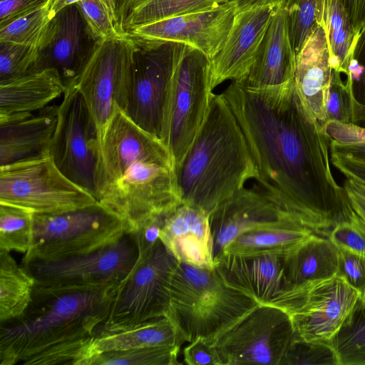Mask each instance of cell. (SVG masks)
I'll list each match as a JSON object with an SVG mask.
<instances>
[{
    "instance_id": "cell-35",
    "label": "cell",
    "mask_w": 365,
    "mask_h": 365,
    "mask_svg": "<svg viewBox=\"0 0 365 365\" xmlns=\"http://www.w3.org/2000/svg\"><path fill=\"white\" fill-rule=\"evenodd\" d=\"M54 14L47 5L0 27V41L41 47Z\"/></svg>"
},
{
    "instance_id": "cell-21",
    "label": "cell",
    "mask_w": 365,
    "mask_h": 365,
    "mask_svg": "<svg viewBox=\"0 0 365 365\" xmlns=\"http://www.w3.org/2000/svg\"><path fill=\"white\" fill-rule=\"evenodd\" d=\"M209 216L202 209L184 203L166 215L160 240L179 262L215 268Z\"/></svg>"
},
{
    "instance_id": "cell-55",
    "label": "cell",
    "mask_w": 365,
    "mask_h": 365,
    "mask_svg": "<svg viewBox=\"0 0 365 365\" xmlns=\"http://www.w3.org/2000/svg\"><path fill=\"white\" fill-rule=\"evenodd\" d=\"M361 298L365 304V294L362 297H361Z\"/></svg>"
},
{
    "instance_id": "cell-13",
    "label": "cell",
    "mask_w": 365,
    "mask_h": 365,
    "mask_svg": "<svg viewBox=\"0 0 365 365\" xmlns=\"http://www.w3.org/2000/svg\"><path fill=\"white\" fill-rule=\"evenodd\" d=\"M134 49L127 34L98 41L74 84L95 122L100 145L117 109L125 108Z\"/></svg>"
},
{
    "instance_id": "cell-18",
    "label": "cell",
    "mask_w": 365,
    "mask_h": 365,
    "mask_svg": "<svg viewBox=\"0 0 365 365\" xmlns=\"http://www.w3.org/2000/svg\"><path fill=\"white\" fill-rule=\"evenodd\" d=\"M275 7L255 4L237 10L227 40L210 60L212 89L225 81L245 78L256 58Z\"/></svg>"
},
{
    "instance_id": "cell-11",
    "label": "cell",
    "mask_w": 365,
    "mask_h": 365,
    "mask_svg": "<svg viewBox=\"0 0 365 365\" xmlns=\"http://www.w3.org/2000/svg\"><path fill=\"white\" fill-rule=\"evenodd\" d=\"M138 257L133 235L127 233L116 242L93 252L22 265L35 280L34 290L64 292L105 287L120 283Z\"/></svg>"
},
{
    "instance_id": "cell-39",
    "label": "cell",
    "mask_w": 365,
    "mask_h": 365,
    "mask_svg": "<svg viewBox=\"0 0 365 365\" xmlns=\"http://www.w3.org/2000/svg\"><path fill=\"white\" fill-rule=\"evenodd\" d=\"M344 76L361 108V120L357 125L365 128V25L355 36L348 73Z\"/></svg>"
},
{
    "instance_id": "cell-26",
    "label": "cell",
    "mask_w": 365,
    "mask_h": 365,
    "mask_svg": "<svg viewBox=\"0 0 365 365\" xmlns=\"http://www.w3.org/2000/svg\"><path fill=\"white\" fill-rule=\"evenodd\" d=\"M314 235L312 230L286 216L277 222L245 231L230 242L222 254L240 256L271 254L284 257Z\"/></svg>"
},
{
    "instance_id": "cell-41",
    "label": "cell",
    "mask_w": 365,
    "mask_h": 365,
    "mask_svg": "<svg viewBox=\"0 0 365 365\" xmlns=\"http://www.w3.org/2000/svg\"><path fill=\"white\" fill-rule=\"evenodd\" d=\"M282 365H337V361L329 343L308 342L295 337Z\"/></svg>"
},
{
    "instance_id": "cell-15",
    "label": "cell",
    "mask_w": 365,
    "mask_h": 365,
    "mask_svg": "<svg viewBox=\"0 0 365 365\" xmlns=\"http://www.w3.org/2000/svg\"><path fill=\"white\" fill-rule=\"evenodd\" d=\"M98 133L87 104L74 86L66 90L48 152L58 170L95 197ZM96 198V197H95Z\"/></svg>"
},
{
    "instance_id": "cell-14",
    "label": "cell",
    "mask_w": 365,
    "mask_h": 365,
    "mask_svg": "<svg viewBox=\"0 0 365 365\" xmlns=\"http://www.w3.org/2000/svg\"><path fill=\"white\" fill-rule=\"evenodd\" d=\"M294 339L291 320L285 312L273 306L259 305L209 342L222 365H282Z\"/></svg>"
},
{
    "instance_id": "cell-19",
    "label": "cell",
    "mask_w": 365,
    "mask_h": 365,
    "mask_svg": "<svg viewBox=\"0 0 365 365\" xmlns=\"http://www.w3.org/2000/svg\"><path fill=\"white\" fill-rule=\"evenodd\" d=\"M286 216L289 215L255 186L242 187L210 214L215 261L230 242L242 233Z\"/></svg>"
},
{
    "instance_id": "cell-16",
    "label": "cell",
    "mask_w": 365,
    "mask_h": 365,
    "mask_svg": "<svg viewBox=\"0 0 365 365\" xmlns=\"http://www.w3.org/2000/svg\"><path fill=\"white\" fill-rule=\"evenodd\" d=\"M96 43L77 3L71 4L51 19L34 71L55 69L67 90L74 86Z\"/></svg>"
},
{
    "instance_id": "cell-5",
    "label": "cell",
    "mask_w": 365,
    "mask_h": 365,
    "mask_svg": "<svg viewBox=\"0 0 365 365\" xmlns=\"http://www.w3.org/2000/svg\"><path fill=\"white\" fill-rule=\"evenodd\" d=\"M259 304L228 286L215 268L179 262L165 316L182 343L202 338L211 341L235 326Z\"/></svg>"
},
{
    "instance_id": "cell-10",
    "label": "cell",
    "mask_w": 365,
    "mask_h": 365,
    "mask_svg": "<svg viewBox=\"0 0 365 365\" xmlns=\"http://www.w3.org/2000/svg\"><path fill=\"white\" fill-rule=\"evenodd\" d=\"M132 38L135 49L123 112L160 140L170 81L185 44Z\"/></svg>"
},
{
    "instance_id": "cell-30",
    "label": "cell",
    "mask_w": 365,
    "mask_h": 365,
    "mask_svg": "<svg viewBox=\"0 0 365 365\" xmlns=\"http://www.w3.org/2000/svg\"><path fill=\"white\" fill-rule=\"evenodd\" d=\"M326 34L332 69L348 73L351 48L357 32L341 0H317L315 24Z\"/></svg>"
},
{
    "instance_id": "cell-47",
    "label": "cell",
    "mask_w": 365,
    "mask_h": 365,
    "mask_svg": "<svg viewBox=\"0 0 365 365\" xmlns=\"http://www.w3.org/2000/svg\"><path fill=\"white\" fill-rule=\"evenodd\" d=\"M331 162L347 179L365 185V162L331 152Z\"/></svg>"
},
{
    "instance_id": "cell-50",
    "label": "cell",
    "mask_w": 365,
    "mask_h": 365,
    "mask_svg": "<svg viewBox=\"0 0 365 365\" xmlns=\"http://www.w3.org/2000/svg\"><path fill=\"white\" fill-rule=\"evenodd\" d=\"M331 152L346 155L365 162V141L351 143H341L330 140Z\"/></svg>"
},
{
    "instance_id": "cell-7",
    "label": "cell",
    "mask_w": 365,
    "mask_h": 365,
    "mask_svg": "<svg viewBox=\"0 0 365 365\" xmlns=\"http://www.w3.org/2000/svg\"><path fill=\"white\" fill-rule=\"evenodd\" d=\"M212 94L210 59L185 45L170 81L160 139L172 156L175 169L200 129Z\"/></svg>"
},
{
    "instance_id": "cell-27",
    "label": "cell",
    "mask_w": 365,
    "mask_h": 365,
    "mask_svg": "<svg viewBox=\"0 0 365 365\" xmlns=\"http://www.w3.org/2000/svg\"><path fill=\"white\" fill-rule=\"evenodd\" d=\"M338 248L327 237L317 234L283 257L285 290L336 274ZM284 290V291H285Z\"/></svg>"
},
{
    "instance_id": "cell-52",
    "label": "cell",
    "mask_w": 365,
    "mask_h": 365,
    "mask_svg": "<svg viewBox=\"0 0 365 365\" xmlns=\"http://www.w3.org/2000/svg\"><path fill=\"white\" fill-rule=\"evenodd\" d=\"M81 0H49L47 5L48 9L55 15L65 7L78 3Z\"/></svg>"
},
{
    "instance_id": "cell-22",
    "label": "cell",
    "mask_w": 365,
    "mask_h": 365,
    "mask_svg": "<svg viewBox=\"0 0 365 365\" xmlns=\"http://www.w3.org/2000/svg\"><path fill=\"white\" fill-rule=\"evenodd\" d=\"M296 53L292 45L285 7L275 9L256 58L240 82L254 89L279 86L294 79Z\"/></svg>"
},
{
    "instance_id": "cell-34",
    "label": "cell",
    "mask_w": 365,
    "mask_h": 365,
    "mask_svg": "<svg viewBox=\"0 0 365 365\" xmlns=\"http://www.w3.org/2000/svg\"><path fill=\"white\" fill-rule=\"evenodd\" d=\"M180 348L168 345L106 351L96 356L90 365H178Z\"/></svg>"
},
{
    "instance_id": "cell-29",
    "label": "cell",
    "mask_w": 365,
    "mask_h": 365,
    "mask_svg": "<svg viewBox=\"0 0 365 365\" xmlns=\"http://www.w3.org/2000/svg\"><path fill=\"white\" fill-rule=\"evenodd\" d=\"M229 0H124L118 23L122 33L180 15L217 7Z\"/></svg>"
},
{
    "instance_id": "cell-4",
    "label": "cell",
    "mask_w": 365,
    "mask_h": 365,
    "mask_svg": "<svg viewBox=\"0 0 365 365\" xmlns=\"http://www.w3.org/2000/svg\"><path fill=\"white\" fill-rule=\"evenodd\" d=\"M181 202L210 214L257 178L243 132L222 93L212 95L202 125L175 168Z\"/></svg>"
},
{
    "instance_id": "cell-49",
    "label": "cell",
    "mask_w": 365,
    "mask_h": 365,
    "mask_svg": "<svg viewBox=\"0 0 365 365\" xmlns=\"http://www.w3.org/2000/svg\"><path fill=\"white\" fill-rule=\"evenodd\" d=\"M356 32L365 25V0H341Z\"/></svg>"
},
{
    "instance_id": "cell-33",
    "label": "cell",
    "mask_w": 365,
    "mask_h": 365,
    "mask_svg": "<svg viewBox=\"0 0 365 365\" xmlns=\"http://www.w3.org/2000/svg\"><path fill=\"white\" fill-rule=\"evenodd\" d=\"M34 213L26 208L0 203V250L24 252L34 238Z\"/></svg>"
},
{
    "instance_id": "cell-2",
    "label": "cell",
    "mask_w": 365,
    "mask_h": 365,
    "mask_svg": "<svg viewBox=\"0 0 365 365\" xmlns=\"http://www.w3.org/2000/svg\"><path fill=\"white\" fill-rule=\"evenodd\" d=\"M95 197L133 233L182 202L175 165L164 143L118 108L99 148Z\"/></svg>"
},
{
    "instance_id": "cell-37",
    "label": "cell",
    "mask_w": 365,
    "mask_h": 365,
    "mask_svg": "<svg viewBox=\"0 0 365 365\" xmlns=\"http://www.w3.org/2000/svg\"><path fill=\"white\" fill-rule=\"evenodd\" d=\"M89 31L98 42L122 33L110 0H81L77 3Z\"/></svg>"
},
{
    "instance_id": "cell-12",
    "label": "cell",
    "mask_w": 365,
    "mask_h": 365,
    "mask_svg": "<svg viewBox=\"0 0 365 365\" xmlns=\"http://www.w3.org/2000/svg\"><path fill=\"white\" fill-rule=\"evenodd\" d=\"M360 297L336 274L284 291L273 307L289 315L297 339L329 343Z\"/></svg>"
},
{
    "instance_id": "cell-53",
    "label": "cell",
    "mask_w": 365,
    "mask_h": 365,
    "mask_svg": "<svg viewBox=\"0 0 365 365\" xmlns=\"http://www.w3.org/2000/svg\"><path fill=\"white\" fill-rule=\"evenodd\" d=\"M124 0H115V11H116V16L118 18L120 7L123 4Z\"/></svg>"
},
{
    "instance_id": "cell-40",
    "label": "cell",
    "mask_w": 365,
    "mask_h": 365,
    "mask_svg": "<svg viewBox=\"0 0 365 365\" xmlns=\"http://www.w3.org/2000/svg\"><path fill=\"white\" fill-rule=\"evenodd\" d=\"M317 0H287L289 35L296 55L315 25Z\"/></svg>"
},
{
    "instance_id": "cell-51",
    "label": "cell",
    "mask_w": 365,
    "mask_h": 365,
    "mask_svg": "<svg viewBox=\"0 0 365 365\" xmlns=\"http://www.w3.org/2000/svg\"><path fill=\"white\" fill-rule=\"evenodd\" d=\"M237 4V10L243 9L246 7L255 4L272 5L275 8L285 7L287 0H234Z\"/></svg>"
},
{
    "instance_id": "cell-25",
    "label": "cell",
    "mask_w": 365,
    "mask_h": 365,
    "mask_svg": "<svg viewBox=\"0 0 365 365\" xmlns=\"http://www.w3.org/2000/svg\"><path fill=\"white\" fill-rule=\"evenodd\" d=\"M66 91L53 68L0 81V118L34 113Z\"/></svg>"
},
{
    "instance_id": "cell-36",
    "label": "cell",
    "mask_w": 365,
    "mask_h": 365,
    "mask_svg": "<svg viewBox=\"0 0 365 365\" xmlns=\"http://www.w3.org/2000/svg\"><path fill=\"white\" fill-rule=\"evenodd\" d=\"M341 75L340 71L332 69L326 102V123L336 121L358 125L361 120V108L352 94L349 83Z\"/></svg>"
},
{
    "instance_id": "cell-31",
    "label": "cell",
    "mask_w": 365,
    "mask_h": 365,
    "mask_svg": "<svg viewBox=\"0 0 365 365\" xmlns=\"http://www.w3.org/2000/svg\"><path fill=\"white\" fill-rule=\"evenodd\" d=\"M35 280L10 252L0 250V323L21 317L33 297Z\"/></svg>"
},
{
    "instance_id": "cell-32",
    "label": "cell",
    "mask_w": 365,
    "mask_h": 365,
    "mask_svg": "<svg viewBox=\"0 0 365 365\" xmlns=\"http://www.w3.org/2000/svg\"><path fill=\"white\" fill-rule=\"evenodd\" d=\"M329 343L337 365H365V304L361 297Z\"/></svg>"
},
{
    "instance_id": "cell-1",
    "label": "cell",
    "mask_w": 365,
    "mask_h": 365,
    "mask_svg": "<svg viewBox=\"0 0 365 365\" xmlns=\"http://www.w3.org/2000/svg\"><path fill=\"white\" fill-rule=\"evenodd\" d=\"M222 93L248 144L257 189L315 234L326 235L352 215L331 170L330 139L294 79L263 89L232 81Z\"/></svg>"
},
{
    "instance_id": "cell-43",
    "label": "cell",
    "mask_w": 365,
    "mask_h": 365,
    "mask_svg": "<svg viewBox=\"0 0 365 365\" xmlns=\"http://www.w3.org/2000/svg\"><path fill=\"white\" fill-rule=\"evenodd\" d=\"M338 250L336 274L343 277L362 297L365 294V256L344 249Z\"/></svg>"
},
{
    "instance_id": "cell-3",
    "label": "cell",
    "mask_w": 365,
    "mask_h": 365,
    "mask_svg": "<svg viewBox=\"0 0 365 365\" xmlns=\"http://www.w3.org/2000/svg\"><path fill=\"white\" fill-rule=\"evenodd\" d=\"M119 284L34 290L21 317L0 323V365H90L96 330L108 317Z\"/></svg>"
},
{
    "instance_id": "cell-20",
    "label": "cell",
    "mask_w": 365,
    "mask_h": 365,
    "mask_svg": "<svg viewBox=\"0 0 365 365\" xmlns=\"http://www.w3.org/2000/svg\"><path fill=\"white\" fill-rule=\"evenodd\" d=\"M282 262V257L271 254H222L215 261V268L228 286L259 305L273 306L285 290Z\"/></svg>"
},
{
    "instance_id": "cell-45",
    "label": "cell",
    "mask_w": 365,
    "mask_h": 365,
    "mask_svg": "<svg viewBox=\"0 0 365 365\" xmlns=\"http://www.w3.org/2000/svg\"><path fill=\"white\" fill-rule=\"evenodd\" d=\"M49 0H0V27L48 5Z\"/></svg>"
},
{
    "instance_id": "cell-44",
    "label": "cell",
    "mask_w": 365,
    "mask_h": 365,
    "mask_svg": "<svg viewBox=\"0 0 365 365\" xmlns=\"http://www.w3.org/2000/svg\"><path fill=\"white\" fill-rule=\"evenodd\" d=\"M184 363L188 365H222L213 346L200 338L190 342L182 350Z\"/></svg>"
},
{
    "instance_id": "cell-17",
    "label": "cell",
    "mask_w": 365,
    "mask_h": 365,
    "mask_svg": "<svg viewBox=\"0 0 365 365\" xmlns=\"http://www.w3.org/2000/svg\"><path fill=\"white\" fill-rule=\"evenodd\" d=\"M237 8L235 1L229 0L210 10L135 27L127 34L149 41L182 43L202 51L211 60L224 46Z\"/></svg>"
},
{
    "instance_id": "cell-6",
    "label": "cell",
    "mask_w": 365,
    "mask_h": 365,
    "mask_svg": "<svg viewBox=\"0 0 365 365\" xmlns=\"http://www.w3.org/2000/svg\"><path fill=\"white\" fill-rule=\"evenodd\" d=\"M126 223L99 202L66 212L34 214V238L22 263L77 257L110 245Z\"/></svg>"
},
{
    "instance_id": "cell-48",
    "label": "cell",
    "mask_w": 365,
    "mask_h": 365,
    "mask_svg": "<svg viewBox=\"0 0 365 365\" xmlns=\"http://www.w3.org/2000/svg\"><path fill=\"white\" fill-rule=\"evenodd\" d=\"M343 187L353 210L365 223V185L346 178Z\"/></svg>"
},
{
    "instance_id": "cell-38",
    "label": "cell",
    "mask_w": 365,
    "mask_h": 365,
    "mask_svg": "<svg viewBox=\"0 0 365 365\" xmlns=\"http://www.w3.org/2000/svg\"><path fill=\"white\" fill-rule=\"evenodd\" d=\"M38 53L32 46L0 41V81L33 72Z\"/></svg>"
},
{
    "instance_id": "cell-42",
    "label": "cell",
    "mask_w": 365,
    "mask_h": 365,
    "mask_svg": "<svg viewBox=\"0 0 365 365\" xmlns=\"http://www.w3.org/2000/svg\"><path fill=\"white\" fill-rule=\"evenodd\" d=\"M338 248L365 256V223L354 212L338 222L326 235Z\"/></svg>"
},
{
    "instance_id": "cell-56",
    "label": "cell",
    "mask_w": 365,
    "mask_h": 365,
    "mask_svg": "<svg viewBox=\"0 0 365 365\" xmlns=\"http://www.w3.org/2000/svg\"><path fill=\"white\" fill-rule=\"evenodd\" d=\"M231 1H234V0H231Z\"/></svg>"
},
{
    "instance_id": "cell-28",
    "label": "cell",
    "mask_w": 365,
    "mask_h": 365,
    "mask_svg": "<svg viewBox=\"0 0 365 365\" xmlns=\"http://www.w3.org/2000/svg\"><path fill=\"white\" fill-rule=\"evenodd\" d=\"M182 344L174 325L164 317L121 328L101 325L95 334L93 351L96 356L106 351L168 345L181 346Z\"/></svg>"
},
{
    "instance_id": "cell-8",
    "label": "cell",
    "mask_w": 365,
    "mask_h": 365,
    "mask_svg": "<svg viewBox=\"0 0 365 365\" xmlns=\"http://www.w3.org/2000/svg\"><path fill=\"white\" fill-rule=\"evenodd\" d=\"M97 201L58 170L48 151L0 166V203L19 206L34 214H51Z\"/></svg>"
},
{
    "instance_id": "cell-24",
    "label": "cell",
    "mask_w": 365,
    "mask_h": 365,
    "mask_svg": "<svg viewBox=\"0 0 365 365\" xmlns=\"http://www.w3.org/2000/svg\"><path fill=\"white\" fill-rule=\"evenodd\" d=\"M58 107L48 105L34 113L0 118V166L48 151L57 124Z\"/></svg>"
},
{
    "instance_id": "cell-54",
    "label": "cell",
    "mask_w": 365,
    "mask_h": 365,
    "mask_svg": "<svg viewBox=\"0 0 365 365\" xmlns=\"http://www.w3.org/2000/svg\"><path fill=\"white\" fill-rule=\"evenodd\" d=\"M111 4H113V8L115 9V0H110ZM115 14H116V11H115ZM118 21V20H117Z\"/></svg>"
},
{
    "instance_id": "cell-9",
    "label": "cell",
    "mask_w": 365,
    "mask_h": 365,
    "mask_svg": "<svg viewBox=\"0 0 365 365\" xmlns=\"http://www.w3.org/2000/svg\"><path fill=\"white\" fill-rule=\"evenodd\" d=\"M178 260L160 240L138 259L117 289L108 317L101 326L121 328L165 317Z\"/></svg>"
},
{
    "instance_id": "cell-46",
    "label": "cell",
    "mask_w": 365,
    "mask_h": 365,
    "mask_svg": "<svg viewBox=\"0 0 365 365\" xmlns=\"http://www.w3.org/2000/svg\"><path fill=\"white\" fill-rule=\"evenodd\" d=\"M168 214L153 217L135 232L130 233L134 237L138 252L150 250L160 240V233Z\"/></svg>"
},
{
    "instance_id": "cell-23",
    "label": "cell",
    "mask_w": 365,
    "mask_h": 365,
    "mask_svg": "<svg viewBox=\"0 0 365 365\" xmlns=\"http://www.w3.org/2000/svg\"><path fill=\"white\" fill-rule=\"evenodd\" d=\"M332 68L327 36L316 23L296 55L294 84L308 110L323 126L326 123V102Z\"/></svg>"
}]
</instances>
